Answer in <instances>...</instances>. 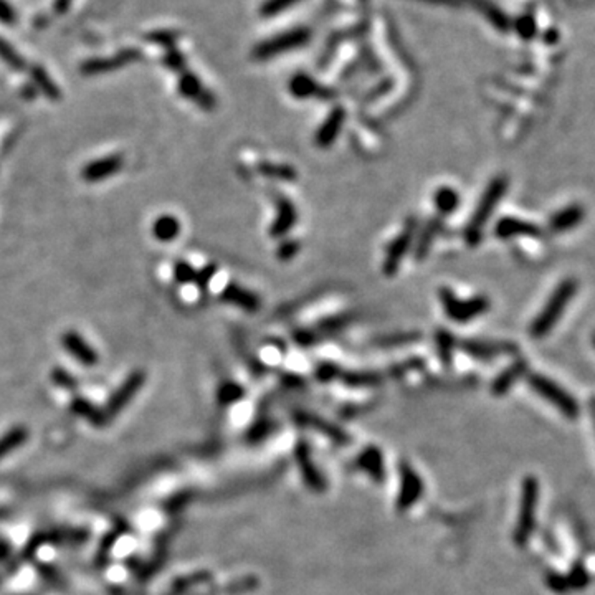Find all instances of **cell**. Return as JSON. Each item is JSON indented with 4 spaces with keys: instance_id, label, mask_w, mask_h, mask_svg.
I'll use <instances>...</instances> for the list:
<instances>
[{
    "instance_id": "obj_11",
    "label": "cell",
    "mask_w": 595,
    "mask_h": 595,
    "mask_svg": "<svg viewBox=\"0 0 595 595\" xmlns=\"http://www.w3.org/2000/svg\"><path fill=\"white\" fill-rule=\"evenodd\" d=\"M344 122H346V111L339 106L335 107V110L327 115L325 122L320 126V130H317L315 136V144L321 149L331 147L337 139V136L341 135V130H342V126H344Z\"/></svg>"
},
{
    "instance_id": "obj_4",
    "label": "cell",
    "mask_w": 595,
    "mask_h": 595,
    "mask_svg": "<svg viewBox=\"0 0 595 595\" xmlns=\"http://www.w3.org/2000/svg\"><path fill=\"white\" fill-rule=\"evenodd\" d=\"M530 386L539 394L542 399H546L549 404L559 409V412L569 418H576L579 415V405L566 391H562L557 384L549 381L547 377L539 374H531Z\"/></svg>"
},
{
    "instance_id": "obj_10",
    "label": "cell",
    "mask_w": 595,
    "mask_h": 595,
    "mask_svg": "<svg viewBox=\"0 0 595 595\" xmlns=\"http://www.w3.org/2000/svg\"><path fill=\"white\" fill-rule=\"evenodd\" d=\"M400 475H402V490H400L397 497V507L400 511H405L410 506H414L415 501L422 495L423 485L420 476L407 463L400 465Z\"/></svg>"
},
{
    "instance_id": "obj_12",
    "label": "cell",
    "mask_w": 595,
    "mask_h": 595,
    "mask_svg": "<svg viewBox=\"0 0 595 595\" xmlns=\"http://www.w3.org/2000/svg\"><path fill=\"white\" fill-rule=\"evenodd\" d=\"M61 344L73 356L76 361L83 364V366H96L98 364V352L91 347L85 337H81L78 332L68 331L61 336Z\"/></svg>"
},
{
    "instance_id": "obj_1",
    "label": "cell",
    "mask_w": 595,
    "mask_h": 595,
    "mask_svg": "<svg viewBox=\"0 0 595 595\" xmlns=\"http://www.w3.org/2000/svg\"><path fill=\"white\" fill-rule=\"evenodd\" d=\"M507 192V179L505 176L495 177L493 181L488 184L486 191L481 196L478 205H476L473 215H471L468 220V225L465 228V240L470 247H475L481 242V237H483L485 225L491 218V215L497 207V204L501 202V199L506 196Z\"/></svg>"
},
{
    "instance_id": "obj_32",
    "label": "cell",
    "mask_w": 595,
    "mask_h": 595,
    "mask_svg": "<svg viewBox=\"0 0 595 595\" xmlns=\"http://www.w3.org/2000/svg\"><path fill=\"white\" fill-rule=\"evenodd\" d=\"M197 271L192 268L191 263L187 261H177L176 266H174V276H176V281L181 285L194 283L196 281Z\"/></svg>"
},
{
    "instance_id": "obj_9",
    "label": "cell",
    "mask_w": 595,
    "mask_h": 595,
    "mask_svg": "<svg viewBox=\"0 0 595 595\" xmlns=\"http://www.w3.org/2000/svg\"><path fill=\"white\" fill-rule=\"evenodd\" d=\"M122 166H125V156L121 154H111L107 157H101L98 161L90 162L88 166H85L83 171H81V177L86 182H100L105 181V179H110L116 176L117 172L121 171Z\"/></svg>"
},
{
    "instance_id": "obj_34",
    "label": "cell",
    "mask_w": 595,
    "mask_h": 595,
    "mask_svg": "<svg viewBox=\"0 0 595 595\" xmlns=\"http://www.w3.org/2000/svg\"><path fill=\"white\" fill-rule=\"evenodd\" d=\"M298 251H300V242H296V240H285L278 247V250H276V256H278L281 261H288L295 258Z\"/></svg>"
},
{
    "instance_id": "obj_38",
    "label": "cell",
    "mask_w": 595,
    "mask_h": 595,
    "mask_svg": "<svg viewBox=\"0 0 595 595\" xmlns=\"http://www.w3.org/2000/svg\"><path fill=\"white\" fill-rule=\"evenodd\" d=\"M23 96H25V98L32 100V98H35V96H37V93H35V88H23Z\"/></svg>"
},
{
    "instance_id": "obj_5",
    "label": "cell",
    "mask_w": 595,
    "mask_h": 595,
    "mask_svg": "<svg viewBox=\"0 0 595 595\" xmlns=\"http://www.w3.org/2000/svg\"><path fill=\"white\" fill-rule=\"evenodd\" d=\"M537 502V481L535 478H526L522 485V500L515 531V542L517 546H525L530 539L532 527H535V515Z\"/></svg>"
},
{
    "instance_id": "obj_8",
    "label": "cell",
    "mask_w": 595,
    "mask_h": 595,
    "mask_svg": "<svg viewBox=\"0 0 595 595\" xmlns=\"http://www.w3.org/2000/svg\"><path fill=\"white\" fill-rule=\"evenodd\" d=\"M146 382V374L142 371H135L130 377L122 382V386L117 389V391L112 394L106 407V415H116L120 414L122 409L126 407L127 404L131 402L132 397L136 396L137 392L141 391V387L144 386Z\"/></svg>"
},
{
    "instance_id": "obj_27",
    "label": "cell",
    "mask_w": 595,
    "mask_h": 595,
    "mask_svg": "<svg viewBox=\"0 0 595 595\" xmlns=\"http://www.w3.org/2000/svg\"><path fill=\"white\" fill-rule=\"evenodd\" d=\"M260 174H263L266 177L271 179H280V181H295L296 172L293 167L285 166V164H270L265 162L258 167Z\"/></svg>"
},
{
    "instance_id": "obj_16",
    "label": "cell",
    "mask_w": 595,
    "mask_h": 595,
    "mask_svg": "<svg viewBox=\"0 0 595 595\" xmlns=\"http://www.w3.org/2000/svg\"><path fill=\"white\" fill-rule=\"evenodd\" d=\"M290 93L296 96V98H321L327 100L331 98L332 93L330 90L322 88L321 85H317L315 80L310 78L306 75H296L293 80L290 81Z\"/></svg>"
},
{
    "instance_id": "obj_29",
    "label": "cell",
    "mask_w": 595,
    "mask_h": 595,
    "mask_svg": "<svg viewBox=\"0 0 595 595\" xmlns=\"http://www.w3.org/2000/svg\"><path fill=\"white\" fill-rule=\"evenodd\" d=\"M25 438H27V430L25 428L19 427V428L10 430L5 437L0 438V458H4V456L10 453L14 448H17L19 445H22Z\"/></svg>"
},
{
    "instance_id": "obj_24",
    "label": "cell",
    "mask_w": 595,
    "mask_h": 595,
    "mask_svg": "<svg viewBox=\"0 0 595 595\" xmlns=\"http://www.w3.org/2000/svg\"><path fill=\"white\" fill-rule=\"evenodd\" d=\"M461 347H463L470 356H473L475 359H485V361L486 359H493L501 351H505V347L502 346L486 344V342H475V341H465L463 344H461Z\"/></svg>"
},
{
    "instance_id": "obj_14",
    "label": "cell",
    "mask_w": 595,
    "mask_h": 595,
    "mask_svg": "<svg viewBox=\"0 0 595 595\" xmlns=\"http://www.w3.org/2000/svg\"><path fill=\"white\" fill-rule=\"evenodd\" d=\"M296 220H298V214H296L293 202H290V200L285 197H280L278 200H276V217L270 228L271 237L273 238L285 237L286 233L295 228Z\"/></svg>"
},
{
    "instance_id": "obj_20",
    "label": "cell",
    "mask_w": 595,
    "mask_h": 595,
    "mask_svg": "<svg viewBox=\"0 0 595 595\" xmlns=\"http://www.w3.org/2000/svg\"><path fill=\"white\" fill-rule=\"evenodd\" d=\"M296 418H298V422H300L301 425H307V427H312V428L320 430V432L327 435V437L332 438L337 443H347L349 442L347 435L344 432H342L341 428H337V427H335V425L327 423L326 420H322L320 417H315V415L306 414V412L296 414Z\"/></svg>"
},
{
    "instance_id": "obj_22",
    "label": "cell",
    "mask_w": 595,
    "mask_h": 595,
    "mask_svg": "<svg viewBox=\"0 0 595 595\" xmlns=\"http://www.w3.org/2000/svg\"><path fill=\"white\" fill-rule=\"evenodd\" d=\"M526 371H527V364L525 361H516L515 364H511L506 371H502L500 376L496 377V381L493 384V392L496 394V396H501V394L507 392L512 384H515Z\"/></svg>"
},
{
    "instance_id": "obj_33",
    "label": "cell",
    "mask_w": 595,
    "mask_h": 595,
    "mask_svg": "<svg viewBox=\"0 0 595 595\" xmlns=\"http://www.w3.org/2000/svg\"><path fill=\"white\" fill-rule=\"evenodd\" d=\"M51 381L55 382V386H58L61 389H68V391H73V389H76V386H78V384H76V379L61 367H56L55 371L51 372Z\"/></svg>"
},
{
    "instance_id": "obj_36",
    "label": "cell",
    "mask_w": 595,
    "mask_h": 595,
    "mask_svg": "<svg viewBox=\"0 0 595 595\" xmlns=\"http://www.w3.org/2000/svg\"><path fill=\"white\" fill-rule=\"evenodd\" d=\"M215 273H217V266H215V265H207V266H205V268L197 271L196 281H194V283H196L197 286H200V288H205V286H207L210 283V280L214 278Z\"/></svg>"
},
{
    "instance_id": "obj_30",
    "label": "cell",
    "mask_w": 595,
    "mask_h": 595,
    "mask_svg": "<svg viewBox=\"0 0 595 595\" xmlns=\"http://www.w3.org/2000/svg\"><path fill=\"white\" fill-rule=\"evenodd\" d=\"M32 78L35 80V85L38 86L40 91H42V93L47 96V98H50V100H58L60 98L58 88H56V85L48 78V75L45 73L42 68H33Z\"/></svg>"
},
{
    "instance_id": "obj_26",
    "label": "cell",
    "mask_w": 595,
    "mask_h": 595,
    "mask_svg": "<svg viewBox=\"0 0 595 595\" xmlns=\"http://www.w3.org/2000/svg\"><path fill=\"white\" fill-rule=\"evenodd\" d=\"M339 376L346 386L351 387H372L381 382V377L374 372H344Z\"/></svg>"
},
{
    "instance_id": "obj_39",
    "label": "cell",
    "mask_w": 595,
    "mask_h": 595,
    "mask_svg": "<svg viewBox=\"0 0 595 595\" xmlns=\"http://www.w3.org/2000/svg\"><path fill=\"white\" fill-rule=\"evenodd\" d=\"M594 344H595V336H594Z\"/></svg>"
},
{
    "instance_id": "obj_18",
    "label": "cell",
    "mask_w": 595,
    "mask_h": 595,
    "mask_svg": "<svg viewBox=\"0 0 595 595\" xmlns=\"http://www.w3.org/2000/svg\"><path fill=\"white\" fill-rule=\"evenodd\" d=\"M296 458L298 463H300V468L302 471V478H305L306 485L310 486L312 491H322L325 490V480L320 475V471L316 470V466L312 465V460L310 456V451H307L306 445H300L296 450Z\"/></svg>"
},
{
    "instance_id": "obj_17",
    "label": "cell",
    "mask_w": 595,
    "mask_h": 595,
    "mask_svg": "<svg viewBox=\"0 0 595 595\" xmlns=\"http://www.w3.org/2000/svg\"><path fill=\"white\" fill-rule=\"evenodd\" d=\"M584 209L581 205H569V207L559 210L557 214H554L551 220H549V228L551 232L562 233L567 232V230L576 228L579 223L584 220Z\"/></svg>"
},
{
    "instance_id": "obj_37",
    "label": "cell",
    "mask_w": 595,
    "mask_h": 595,
    "mask_svg": "<svg viewBox=\"0 0 595 595\" xmlns=\"http://www.w3.org/2000/svg\"><path fill=\"white\" fill-rule=\"evenodd\" d=\"M339 374L341 371L335 366V364H321L316 371V377L320 379V381L326 382V381H331V379L339 377Z\"/></svg>"
},
{
    "instance_id": "obj_31",
    "label": "cell",
    "mask_w": 595,
    "mask_h": 595,
    "mask_svg": "<svg viewBox=\"0 0 595 595\" xmlns=\"http://www.w3.org/2000/svg\"><path fill=\"white\" fill-rule=\"evenodd\" d=\"M243 394H245L243 387H240L238 384L225 382V384H222V387L218 389V400H220V404L228 405V404H233V402H237V400L242 399Z\"/></svg>"
},
{
    "instance_id": "obj_6",
    "label": "cell",
    "mask_w": 595,
    "mask_h": 595,
    "mask_svg": "<svg viewBox=\"0 0 595 595\" xmlns=\"http://www.w3.org/2000/svg\"><path fill=\"white\" fill-rule=\"evenodd\" d=\"M415 225L417 223H415V220L412 218L407 225H405V228L402 230V232H400L397 237L392 240V243L387 247L386 258H384V263H382V271L387 276L396 275L399 271L400 263H402L405 255H407V251L410 250V245H412L414 242Z\"/></svg>"
},
{
    "instance_id": "obj_23",
    "label": "cell",
    "mask_w": 595,
    "mask_h": 595,
    "mask_svg": "<svg viewBox=\"0 0 595 595\" xmlns=\"http://www.w3.org/2000/svg\"><path fill=\"white\" fill-rule=\"evenodd\" d=\"M433 205L442 215H451L460 205V194L451 187H440L433 194Z\"/></svg>"
},
{
    "instance_id": "obj_21",
    "label": "cell",
    "mask_w": 595,
    "mask_h": 595,
    "mask_svg": "<svg viewBox=\"0 0 595 595\" xmlns=\"http://www.w3.org/2000/svg\"><path fill=\"white\" fill-rule=\"evenodd\" d=\"M179 233H181V222L174 215H161L152 225V235L159 242H174Z\"/></svg>"
},
{
    "instance_id": "obj_2",
    "label": "cell",
    "mask_w": 595,
    "mask_h": 595,
    "mask_svg": "<svg viewBox=\"0 0 595 595\" xmlns=\"http://www.w3.org/2000/svg\"><path fill=\"white\" fill-rule=\"evenodd\" d=\"M577 293V281L572 278L564 280L561 285L554 290V293L549 298L546 306L542 307L539 315L535 317V321L531 322L530 332L535 339H542L546 337L549 332L552 331V327L557 325L561 316L566 311L569 302L572 301V298Z\"/></svg>"
},
{
    "instance_id": "obj_15",
    "label": "cell",
    "mask_w": 595,
    "mask_h": 595,
    "mask_svg": "<svg viewBox=\"0 0 595 595\" xmlns=\"http://www.w3.org/2000/svg\"><path fill=\"white\" fill-rule=\"evenodd\" d=\"M220 300L223 302H227V305H232V306H237L240 310L247 311V312H255L260 310L261 302H260V298L256 296L255 293H251V291L242 288V286L238 285H228L227 288L222 291V296H220Z\"/></svg>"
},
{
    "instance_id": "obj_28",
    "label": "cell",
    "mask_w": 595,
    "mask_h": 595,
    "mask_svg": "<svg viewBox=\"0 0 595 595\" xmlns=\"http://www.w3.org/2000/svg\"><path fill=\"white\" fill-rule=\"evenodd\" d=\"M435 342H437V352H438L440 361L448 366V364L451 362V356H453V349L456 346L455 337L451 336L450 332H446L445 330H440L437 332V336H435Z\"/></svg>"
},
{
    "instance_id": "obj_7",
    "label": "cell",
    "mask_w": 595,
    "mask_h": 595,
    "mask_svg": "<svg viewBox=\"0 0 595 595\" xmlns=\"http://www.w3.org/2000/svg\"><path fill=\"white\" fill-rule=\"evenodd\" d=\"M307 38H310L307 30L298 28V30H293V32H286L283 35H280V37H275L268 40V42L258 45L255 50V56L260 60L271 58V56L281 55L288 50L301 47V45H305L307 42Z\"/></svg>"
},
{
    "instance_id": "obj_19",
    "label": "cell",
    "mask_w": 595,
    "mask_h": 595,
    "mask_svg": "<svg viewBox=\"0 0 595 595\" xmlns=\"http://www.w3.org/2000/svg\"><path fill=\"white\" fill-rule=\"evenodd\" d=\"M356 465L359 468L367 471L376 481H384L386 478V468H384V458L382 453L376 446H367L361 455L357 456Z\"/></svg>"
},
{
    "instance_id": "obj_13",
    "label": "cell",
    "mask_w": 595,
    "mask_h": 595,
    "mask_svg": "<svg viewBox=\"0 0 595 595\" xmlns=\"http://www.w3.org/2000/svg\"><path fill=\"white\" fill-rule=\"evenodd\" d=\"M495 233L501 240H511L516 237H539L541 230L535 223L515 217H502L497 220Z\"/></svg>"
},
{
    "instance_id": "obj_35",
    "label": "cell",
    "mask_w": 595,
    "mask_h": 595,
    "mask_svg": "<svg viewBox=\"0 0 595 595\" xmlns=\"http://www.w3.org/2000/svg\"><path fill=\"white\" fill-rule=\"evenodd\" d=\"M298 0H268L263 5V9H261V12L263 15H276L281 10L291 7V5H295Z\"/></svg>"
},
{
    "instance_id": "obj_3",
    "label": "cell",
    "mask_w": 595,
    "mask_h": 595,
    "mask_svg": "<svg viewBox=\"0 0 595 595\" xmlns=\"http://www.w3.org/2000/svg\"><path fill=\"white\" fill-rule=\"evenodd\" d=\"M440 301L443 305L445 315L455 322H470L490 310V301L486 296H473L470 300H460L448 288L440 290Z\"/></svg>"
},
{
    "instance_id": "obj_25",
    "label": "cell",
    "mask_w": 595,
    "mask_h": 595,
    "mask_svg": "<svg viewBox=\"0 0 595 595\" xmlns=\"http://www.w3.org/2000/svg\"><path fill=\"white\" fill-rule=\"evenodd\" d=\"M71 407H73L76 414L81 415V417L91 420V422H93L95 425H102V423H105L106 417H107L105 412H101V410L96 409L93 404H90L88 400L80 399V397L73 400Z\"/></svg>"
}]
</instances>
